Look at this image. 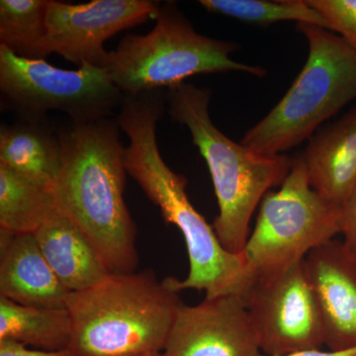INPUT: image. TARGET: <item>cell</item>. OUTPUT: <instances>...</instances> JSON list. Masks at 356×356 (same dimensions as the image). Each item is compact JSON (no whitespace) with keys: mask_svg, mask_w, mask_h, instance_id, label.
<instances>
[{"mask_svg":"<svg viewBox=\"0 0 356 356\" xmlns=\"http://www.w3.org/2000/svg\"><path fill=\"white\" fill-rule=\"evenodd\" d=\"M168 93L163 89L125 95L116 121L129 138L124 151L126 170L161 216L184 236L189 257L184 280L165 278L173 291H205V298L222 295L245 297L254 282L243 254L222 247L214 228L193 207L186 193L187 178L168 168L159 153L156 126L165 113Z\"/></svg>","mask_w":356,"mask_h":356,"instance_id":"obj_1","label":"cell"},{"mask_svg":"<svg viewBox=\"0 0 356 356\" xmlns=\"http://www.w3.org/2000/svg\"><path fill=\"white\" fill-rule=\"evenodd\" d=\"M116 119L72 123L60 133L56 207L88 238L111 274L135 273L136 229L125 200L126 170Z\"/></svg>","mask_w":356,"mask_h":356,"instance_id":"obj_2","label":"cell"},{"mask_svg":"<svg viewBox=\"0 0 356 356\" xmlns=\"http://www.w3.org/2000/svg\"><path fill=\"white\" fill-rule=\"evenodd\" d=\"M179 293L152 270L109 274L95 286L72 292V356H143L163 353Z\"/></svg>","mask_w":356,"mask_h":356,"instance_id":"obj_3","label":"cell"},{"mask_svg":"<svg viewBox=\"0 0 356 356\" xmlns=\"http://www.w3.org/2000/svg\"><path fill=\"white\" fill-rule=\"evenodd\" d=\"M210 100V89L182 83L168 89L166 107L173 121L188 129L209 168L219 206L213 228L220 242L229 252L241 254L250 218L269 189L283 184L292 159L264 156L233 142L213 123Z\"/></svg>","mask_w":356,"mask_h":356,"instance_id":"obj_4","label":"cell"},{"mask_svg":"<svg viewBox=\"0 0 356 356\" xmlns=\"http://www.w3.org/2000/svg\"><path fill=\"white\" fill-rule=\"evenodd\" d=\"M309 56L291 88L241 144L264 156L298 146L356 98V50L320 26L298 23Z\"/></svg>","mask_w":356,"mask_h":356,"instance_id":"obj_5","label":"cell"},{"mask_svg":"<svg viewBox=\"0 0 356 356\" xmlns=\"http://www.w3.org/2000/svg\"><path fill=\"white\" fill-rule=\"evenodd\" d=\"M154 19L156 25L147 34L124 37L109 51L103 67L124 95L177 88L198 74H266L264 67L241 64L231 58L238 50L236 43L196 32L175 2H163Z\"/></svg>","mask_w":356,"mask_h":356,"instance_id":"obj_6","label":"cell"},{"mask_svg":"<svg viewBox=\"0 0 356 356\" xmlns=\"http://www.w3.org/2000/svg\"><path fill=\"white\" fill-rule=\"evenodd\" d=\"M280 186L262 198L254 231L242 252L254 280L304 261L311 250L341 231V207L312 188L301 159H292Z\"/></svg>","mask_w":356,"mask_h":356,"instance_id":"obj_7","label":"cell"},{"mask_svg":"<svg viewBox=\"0 0 356 356\" xmlns=\"http://www.w3.org/2000/svg\"><path fill=\"white\" fill-rule=\"evenodd\" d=\"M2 99L24 118H46L60 111L72 123L108 118L120 108L124 93L103 67L84 65L58 69L44 60H29L0 46Z\"/></svg>","mask_w":356,"mask_h":356,"instance_id":"obj_8","label":"cell"},{"mask_svg":"<svg viewBox=\"0 0 356 356\" xmlns=\"http://www.w3.org/2000/svg\"><path fill=\"white\" fill-rule=\"evenodd\" d=\"M262 355L322 350L325 332L304 261L255 278L245 297Z\"/></svg>","mask_w":356,"mask_h":356,"instance_id":"obj_9","label":"cell"},{"mask_svg":"<svg viewBox=\"0 0 356 356\" xmlns=\"http://www.w3.org/2000/svg\"><path fill=\"white\" fill-rule=\"evenodd\" d=\"M161 3L154 0H92L70 4L49 0L47 27L51 54H58L79 67H103L109 55L104 42L156 18Z\"/></svg>","mask_w":356,"mask_h":356,"instance_id":"obj_10","label":"cell"},{"mask_svg":"<svg viewBox=\"0 0 356 356\" xmlns=\"http://www.w3.org/2000/svg\"><path fill=\"white\" fill-rule=\"evenodd\" d=\"M168 356H259V337L240 295L181 304L163 351Z\"/></svg>","mask_w":356,"mask_h":356,"instance_id":"obj_11","label":"cell"},{"mask_svg":"<svg viewBox=\"0 0 356 356\" xmlns=\"http://www.w3.org/2000/svg\"><path fill=\"white\" fill-rule=\"evenodd\" d=\"M304 267L317 301L330 350L356 346V257L343 242L314 248Z\"/></svg>","mask_w":356,"mask_h":356,"instance_id":"obj_12","label":"cell"},{"mask_svg":"<svg viewBox=\"0 0 356 356\" xmlns=\"http://www.w3.org/2000/svg\"><path fill=\"white\" fill-rule=\"evenodd\" d=\"M72 293L49 266L34 234L0 229V297L23 306L67 309Z\"/></svg>","mask_w":356,"mask_h":356,"instance_id":"obj_13","label":"cell"},{"mask_svg":"<svg viewBox=\"0 0 356 356\" xmlns=\"http://www.w3.org/2000/svg\"><path fill=\"white\" fill-rule=\"evenodd\" d=\"M300 159L312 188L341 207L356 188V106L316 134Z\"/></svg>","mask_w":356,"mask_h":356,"instance_id":"obj_14","label":"cell"},{"mask_svg":"<svg viewBox=\"0 0 356 356\" xmlns=\"http://www.w3.org/2000/svg\"><path fill=\"white\" fill-rule=\"evenodd\" d=\"M34 236L49 266L72 292L95 286L111 274L86 236L58 209Z\"/></svg>","mask_w":356,"mask_h":356,"instance_id":"obj_15","label":"cell"},{"mask_svg":"<svg viewBox=\"0 0 356 356\" xmlns=\"http://www.w3.org/2000/svg\"><path fill=\"white\" fill-rule=\"evenodd\" d=\"M0 165L53 191L62 166L60 133L46 118H24L0 130Z\"/></svg>","mask_w":356,"mask_h":356,"instance_id":"obj_16","label":"cell"},{"mask_svg":"<svg viewBox=\"0 0 356 356\" xmlns=\"http://www.w3.org/2000/svg\"><path fill=\"white\" fill-rule=\"evenodd\" d=\"M72 337V321L67 309L23 306L0 297V341L60 351L67 350Z\"/></svg>","mask_w":356,"mask_h":356,"instance_id":"obj_17","label":"cell"},{"mask_svg":"<svg viewBox=\"0 0 356 356\" xmlns=\"http://www.w3.org/2000/svg\"><path fill=\"white\" fill-rule=\"evenodd\" d=\"M56 209L51 189L0 165V229L34 234Z\"/></svg>","mask_w":356,"mask_h":356,"instance_id":"obj_18","label":"cell"},{"mask_svg":"<svg viewBox=\"0 0 356 356\" xmlns=\"http://www.w3.org/2000/svg\"><path fill=\"white\" fill-rule=\"evenodd\" d=\"M48 3L49 0H1L0 46L29 60H44L50 55Z\"/></svg>","mask_w":356,"mask_h":356,"instance_id":"obj_19","label":"cell"},{"mask_svg":"<svg viewBox=\"0 0 356 356\" xmlns=\"http://www.w3.org/2000/svg\"><path fill=\"white\" fill-rule=\"evenodd\" d=\"M208 13L221 14L248 24L268 26L283 21L320 26L327 30L324 18L305 0H200Z\"/></svg>","mask_w":356,"mask_h":356,"instance_id":"obj_20","label":"cell"},{"mask_svg":"<svg viewBox=\"0 0 356 356\" xmlns=\"http://www.w3.org/2000/svg\"><path fill=\"white\" fill-rule=\"evenodd\" d=\"M324 18L327 29L339 33L356 50V0H307Z\"/></svg>","mask_w":356,"mask_h":356,"instance_id":"obj_21","label":"cell"},{"mask_svg":"<svg viewBox=\"0 0 356 356\" xmlns=\"http://www.w3.org/2000/svg\"><path fill=\"white\" fill-rule=\"evenodd\" d=\"M341 229L344 245L356 257V188L341 206Z\"/></svg>","mask_w":356,"mask_h":356,"instance_id":"obj_22","label":"cell"},{"mask_svg":"<svg viewBox=\"0 0 356 356\" xmlns=\"http://www.w3.org/2000/svg\"><path fill=\"white\" fill-rule=\"evenodd\" d=\"M0 356H72L67 350L49 351L28 348L24 344L3 339L0 341Z\"/></svg>","mask_w":356,"mask_h":356,"instance_id":"obj_23","label":"cell"},{"mask_svg":"<svg viewBox=\"0 0 356 356\" xmlns=\"http://www.w3.org/2000/svg\"><path fill=\"white\" fill-rule=\"evenodd\" d=\"M259 356H267L261 355ZM282 356H356V346L355 348H348V350H309L298 351V353H291V355Z\"/></svg>","mask_w":356,"mask_h":356,"instance_id":"obj_24","label":"cell"},{"mask_svg":"<svg viewBox=\"0 0 356 356\" xmlns=\"http://www.w3.org/2000/svg\"><path fill=\"white\" fill-rule=\"evenodd\" d=\"M143 356H168L166 355L165 353H153V355H143Z\"/></svg>","mask_w":356,"mask_h":356,"instance_id":"obj_25","label":"cell"}]
</instances>
